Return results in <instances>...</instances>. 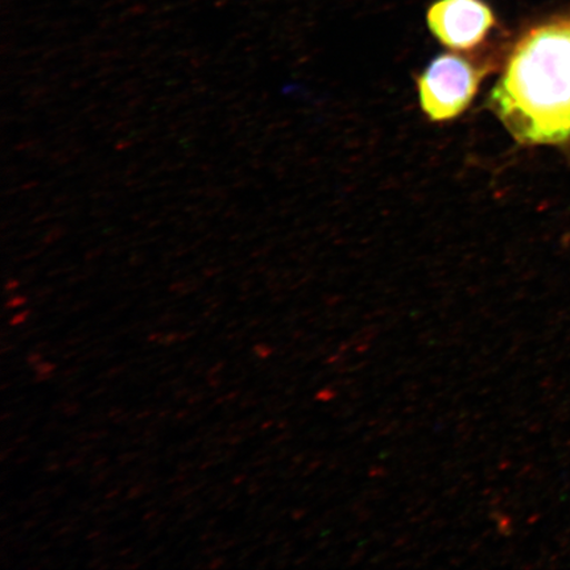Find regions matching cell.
Returning <instances> with one entry per match:
<instances>
[{
	"instance_id": "6da1fadb",
	"label": "cell",
	"mask_w": 570,
	"mask_h": 570,
	"mask_svg": "<svg viewBox=\"0 0 570 570\" xmlns=\"http://www.w3.org/2000/svg\"><path fill=\"white\" fill-rule=\"evenodd\" d=\"M488 106L522 145L570 139V18L519 39Z\"/></svg>"
},
{
	"instance_id": "7a4b0ae2",
	"label": "cell",
	"mask_w": 570,
	"mask_h": 570,
	"mask_svg": "<svg viewBox=\"0 0 570 570\" xmlns=\"http://www.w3.org/2000/svg\"><path fill=\"white\" fill-rule=\"evenodd\" d=\"M484 70L465 57L441 55L417 78L420 104L433 122L461 116L479 91Z\"/></svg>"
},
{
	"instance_id": "3957f363",
	"label": "cell",
	"mask_w": 570,
	"mask_h": 570,
	"mask_svg": "<svg viewBox=\"0 0 570 570\" xmlns=\"http://www.w3.org/2000/svg\"><path fill=\"white\" fill-rule=\"evenodd\" d=\"M426 20L434 38L455 51L480 46L495 26L494 13L483 0H438Z\"/></svg>"
},
{
	"instance_id": "277c9868",
	"label": "cell",
	"mask_w": 570,
	"mask_h": 570,
	"mask_svg": "<svg viewBox=\"0 0 570 570\" xmlns=\"http://www.w3.org/2000/svg\"><path fill=\"white\" fill-rule=\"evenodd\" d=\"M36 370H38L39 380H47V377L51 376L55 365L49 362H40L38 366H36Z\"/></svg>"
},
{
	"instance_id": "5b68a950",
	"label": "cell",
	"mask_w": 570,
	"mask_h": 570,
	"mask_svg": "<svg viewBox=\"0 0 570 570\" xmlns=\"http://www.w3.org/2000/svg\"><path fill=\"white\" fill-rule=\"evenodd\" d=\"M30 315V312H24V313H20V315L13 317L11 321H10V325L12 326H17L21 323H24V321L27 320V316Z\"/></svg>"
},
{
	"instance_id": "8992f818",
	"label": "cell",
	"mask_w": 570,
	"mask_h": 570,
	"mask_svg": "<svg viewBox=\"0 0 570 570\" xmlns=\"http://www.w3.org/2000/svg\"><path fill=\"white\" fill-rule=\"evenodd\" d=\"M41 356L39 354H32L28 356V362L32 363V365H36V363H40Z\"/></svg>"
},
{
	"instance_id": "52a82bcc",
	"label": "cell",
	"mask_w": 570,
	"mask_h": 570,
	"mask_svg": "<svg viewBox=\"0 0 570 570\" xmlns=\"http://www.w3.org/2000/svg\"><path fill=\"white\" fill-rule=\"evenodd\" d=\"M24 298H16V301H12L9 303V308H17L20 304H24Z\"/></svg>"
}]
</instances>
